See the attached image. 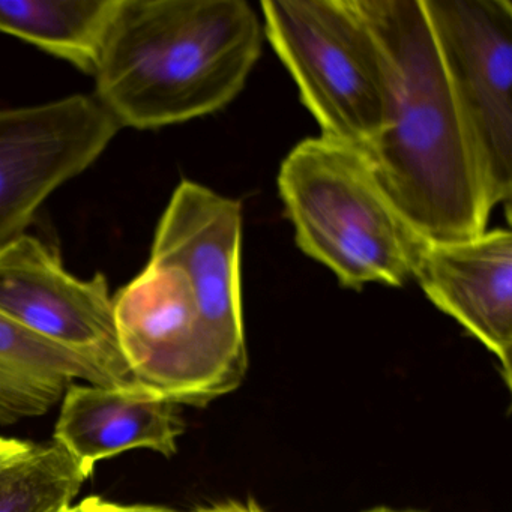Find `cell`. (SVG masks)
I'll list each match as a JSON object with an SVG mask.
<instances>
[{"instance_id": "6da1fadb", "label": "cell", "mask_w": 512, "mask_h": 512, "mask_svg": "<svg viewBox=\"0 0 512 512\" xmlns=\"http://www.w3.org/2000/svg\"><path fill=\"white\" fill-rule=\"evenodd\" d=\"M391 71L392 115L367 148L386 196L431 242L487 230L491 208L472 134L422 0H358Z\"/></svg>"}, {"instance_id": "7a4b0ae2", "label": "cell", "mask_w": 512, "mask_h": 512, "mask_svg": "<svg viewBox=\"0 0 512 512\" xmlns=\"http://www.w3.org/2000/svg\"><path fill=\"white\" fill-rule=\"evenodd\" d=\"M263 37L245 0H118L94 97L121 128L157 130L212 115L245 88Z\"/></svg>"}, {"instance_id": "3957f363", "label": "cell", "mask_w": 512, "mask_h": 512, "mask_svg": "<svg viewBox=\"0 0 512 512\" xmlns=\"http://www.w3.org/2000/svg\"><path fill=\"white\" fill-rule=\"evenodd\" d=\"M278 193L299 250L341 286L412 280L427 239L395 208L355 146L325 136L302 140L281 163Z\"/></svg>"}, {"instance_id": "277c9868", "label": "cell", "mask_w": 512, "mask_h": 512, "mask_svg": "<svg viewBox=\"0 0 512 512\" xmlns=\"http://www.w3.org/2000/svg\"><path fill=\"white\" fill-rule=\"evenodd\" d=\"M263 32L320 136L367 148L392 115L389 62L358 0H263Z\"/></svg>"}, {"instance_id": "5b68a950", "label": "cell", "mask_w": 512, "mask_h": 512, "mask_svg": "<svg viewBox=\"0 0 512 512\" xmlns=\"http://www.w3.org/2000/svg\"><path fill=\"white\" fill-rule=\"evenodd\" d=\"M241 245V203L185 179L161 215L151 250V260L178 266L190 280L203 340L227 392L248 370Z\"/></svg>"}, {"instance_id": "8992f818", "label": "cell", "mask_w": 512, "mask_h": 512, "mask_svg": "<svg viewBox=\"0 0 512 512\" xmlns=\"http://www.w3.org/2000/svg\"><path fill=\"white\" fill-rule=\"evenodd\" d=\"M475 143L491 208L512 193V2L422 0Z\"/></svg>"}, {"instance_id": "52a82bcc", "label": "cell", "mask_w": 512, "mask_h": 512, "mask_svg": "<svg viewBox=\"0 0 512 512\" xmlns=\"http://www.w3.org/2000/svg\"><path fill=\"white\" fill-rule=\"evenodd\" d=\"M122 355L143 388L175 404H206L227 394L203 340L199 307L178 266L149 259L113 296Z\"/></svg>"}, {"instance_id": "ba28073f", "label": "cell", "mask_w": 512, "mask_h": 512, "mask_svg": "<svg viewBox=\"0 0 512 512\" xmlns=\"http://www.w3.org/2000/svg\"><path fill=\"white\" fill-rule=\"evenodd\" d=\"M0 313L82 356L110 385H139L119 346L107 278L74 277L59 254L37 236L25 233L0 250Z\"/></svg>"}, {"instance_id": "9c48e42d", "label": "cell", "mask_w": 512, "mask_h": 512, "mask_svg": "<svg viewBox=\"0 0 512 512\" xmlns=\"http://www.w3.org/2000/svg\"><path fill=\"white\" fill-rule=\"evenodd\" d=\"M121 130L94 95L0 110V250L25 235L43 203Z\"/></svg>"}, {"instance_id": "30bf717a", "label": "cell", "mask_w": 512, "mask_h": 512, "mask_svg": "<svg viewBox=\"0 0 512 512\" xmlns=\"http://www.w3.org/2000/svg\"><path fill=\"white\" fill-rule=\"evenodd\" d=\"M413 280L499 361L512 388V233L485 230L460 241H425Z\"/></svg>"}, {"instance_id": "8fae6325", "label": "cell", "mask_w": 512, "mask_h": 512, "mask_svg": "<svg viewBox=\"0 0 512 512\" xmlns=\"http://www.w3.org/2000/svg\"><path fill=\"white\" fill-rule=\"evenodd\" d=\"M182 433L176 404L148 388L83 382L65 391L53 442L92 473L100 461L134 449L172 457Z\"/></svg>"}, {"instance_id": "7c38bea8", "label": "cell", "mask_w": 512, "mask_h": 512, "mask_svg": "<svg viewBox=\"0 0 512 512\" xmlns=\"http://www.w3.org/2000/svg\"><path fill=\"white\" fill-rule=\"evenodd\" d=\"M77 382L112 386L82 356L43 340L0 313V425L46 415Z\"/></svg>"}, {"instance_id": "4fadbf2b", "label": "cell", "mask_w": 512, "mask_h": 512, "mask_svg": "<svg viewBox=\"0 0 512 512\" xmlns=\"http://www.w3.org/2000/svg\"><path fill=\"white\" fill-rule=\"evenodd\" d=\"M118 0H0V34L94 76Z\"/></svg>"}, {"instance_id": "5bb4252c", "label": "cell", "mask_w": 512, "mask_h": 512, "mask_svg": "<svg viewBox=\"0 0 512 512\" xmlns=\"http://www.w3.org/2000/svg\"><path fill=\"white\" fill-rule=\"evenodd\" d=\"M91 472L56 442L35 445L0 464V512H64Z\"/></svg>"}, {"instance_id": "9a60e30c", "label": "cell", "mask_w": 512, "mask_h": 512, "mask_svg": "<svg viewBox=\"0 0 512 512\" xmlns=\"http://www.w3.org/2000/svg\"><path fill=\"white\" fill-rule=\"evenodd\" d=\"M76 506L79 512H178L164 506L121 505V503L107 502L101 497H88Z\"/></svg>"}, {"instance_id": "2e32d148", "label": "cell", "mask_w": 512, "mask_h": 512, "mask_svg": "<svg viewBox=\"0 0 512 512\" xmlns=\"http://www.w3.org/2000/svg\"><path fill=\"white\" fill-rule=\"evenodd\" d=\"M193 512H265L254 502H236V500H226V502L214 503V505L203 506Z\"/></svg>"}, {"instance_id": "e0dca14e", "label": "cell", "mask_w": 512, "mask_h": 512, "mask_svg": "<svg viewBox=\"0 0 512 512\" xmlns=\"http://www.w3.org/2000/svg\"><path fill=\"white\" fill-rule=\"evenodd\" d=\"M31 445V442H25V440L0 437V464L22 454V452H25Z\"/></svg>"}, {"instance_id": "ac0fdd59", "label": "cell", "mask_w": 512, "mask_h": 512, "mask_svg": "<svg viewBox=\"0 0 512 512\" xmlns=\"http://www.w3.org/2000/svg\"><path fill=\"white\" fill-rule=\"evenodd\" d=\"M365 512H422V511H415V509H392L388 508V506H377V508L368 509V511Z\"/></svg>"}, {"instance_id": "d6986e66", "label": "cell", "mask_w": 512, "mask_h": 512, "mask_svg": "<svg viewBox=\"0 0 512 512\" xmlns=\"http://www.w3.org/2000/svg\"><path fill=\"white\" fill-rule=\"evenodd\" d=\"M64 512H79L76 505L71 506V508L65 509Z\"/></svg>"}]
</instances>
